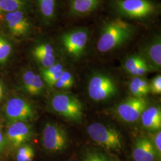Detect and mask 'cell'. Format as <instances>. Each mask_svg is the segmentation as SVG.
Instances as JSON below:
<instances>
[{
	"label": "cell",
	"instance_id": "6da1fadb",
	"mask_svg": "<svg viewBox=\"0 0 161 161\" xmlns=\"http://www.w3.org/2000/svg\"><path fill=\"white\" fill-rule=\"evenodd\" d=\"M136 27L121 19L105 23L101 29L97 44L100 53H108L126 43L135 34Z\"/></svg>",
	"mask_w": 161,
	"mask_h": 161
},
{
	"label": "cell",
	"instance_id": "7a4b0ae2",
	"mask_svg": "<svg viewBox=\"0 0 161 161\" xmlns=\"http://www.w3.org/2000/svg\"><path fill=\"white\" fill-rule=\"evenodd\" d=\"M114 7L121 16L138 20L153 16L157 9L150 0H116Z\"/></svg>",
	"mask_w": 161,
	"mask_h": 161
},
{
	"label": "cell",
	"instance_id": "3957f363",
	"mask_svg": "<svg viewBox=\"0 0 161 161\" xmlns=\"http://www.w3.org/2000/svg\"><path fill=\"white\" fill-rule=\"evenodd\" d=\"M87 131L94 142L108 149L118 151L122 148L121 134L115 128L95 122L88 127Z\"/></svg>",
	"mask_w": 161,
	"mask_h": 161
},
{
	"label": "cell",
	"instance_id": "277c9868",
	"mask_svg": "<svg viewBox=\"0 0 161 161\" xmlns=\"http://www.w3.org/2000/svg\"><path fill=\"white\" fill-rule=\"evenodd\" d=\"M53 109L59 115L70 120L80 121L83 116V106L74 96L65 93L55 95L52 100Z\"/></svg>",
	"mask_w": 161,
	"mask_h": 161
},
{
	"label": "cell",
	"instance_id": "5b68a950",
	"mask_svg": "<svg viewBox=\"0 0 161 161\" xmlns=\"http://www.w3.org/2000/svg\"><path fill=\"white\" fill-rule=\"evenodd\" d=\"M88 92L92 99L100 102L114 97L118 92V88L115 81L109 76L96 74L90 80Z\"/></svg>",
	"mask_w": 161,
	"mask_h": 161
},
{
	"label": "cell",
	"instance_id": "8992f818",
	"mask_svg": "<svg viewBox=\"0 0 161 161\" xmlns=\"http://www.w3.org/2000/svg\"><path fill=\"white\" fill-rule=\"evenodd\" d=\"M89 38V32L86 28L72 29L61 37L64 48L69 55L79 58L84 53Z\"/></svg>",
	"mask_w": 161,
	"mask_h": 161
},
{
	"label": "cell",
	"instance_id": "52a82bcc",
	"mask_svg": "<svg viewBox=\"0 0 161 161\" xmlns=\"http://www.w3.org/2000/svg\"><path fill=\"white\" fill-rule=\"evenodd\" d=\"M42 143L44 147L49 151L63 150L68 144V134L62 127L48 123L43 129Z\"/></svg>",
	"mask_w": 161,
	"mask_h": 161
},
{
	"label": "cell",
	"instance_id": "ba28073f",
	"mask_svg": "<svg viewBox=\"0 0 161 161\" xmlns=\"http://www.w3.org/2000/svg\"><path fill=\"white\" fill-rule=\"evenodd\" d=\"M147 105L144 98L130 97L118 105L116 112L123 121L135 122L140 119L143 112L147 108Z\"/></svg>",
	"mask_w": 161,
	"mask_h": 161
},
{
	"label": "cell",
	"instance_id": "9c48e42d",
	"mask_svg": "<svg viewBox=\"0 0 161 161\" xmlns=\"http://www.w3.org/2000/svg\"><path fill=\"white\" fill-rule=\"evenodd\" d=\"M5 112L8 119L13 122L29 120L35 116L32 106L21 98H12L8 100L6 104Z\"/></svg>",
	"mask_w": 161,
	"mask_h": 161
},
{
	"label": "cell",
	"instance_id": "30bf717a",
	"mask_svg": "<svg viewBox=\"0 0 161 161\" xmlns=\"http://www.w3.org/2000/svg\"><path fill=\"white\" fill-rule=\"evenodd\" d=\"M6 25L13 35L22 36L28 34L31 31V23L22 10L6 13Z\"/></svg>",
	"mask_w": 161,
	"mask_h": 161
},
{
	"label": "cell",
	"instance_id": "8fae6325",
	"mask_svg": "<svg viewBox=\"0 0 161 161\" xmlns=\"http://www.w3.org/2000/svg\"><path fill=\"white\" fill-rule=\"evenodd\" d=\"M141 56L153 70H159L161 67V38L158 35L152 38L142 48Z\"/></svg>",
	"mask_w": 161,
	"mask_h": 161
},
{
	"label": "cell",
	"instance_id": "7c38bea8",
	"mask_svg": "<svg viewBox=\"0 0 161 161\" xmlns=\"http://www.w3.org/2000/svg\"><path fill=\"white\" fill-rule=\"evenodd\" d=\"M157 152L151 139L140 137L136 139L132 148V158L134 161H154Z\"/></svg>",
	"mask_w": 161,
	"mask_h": 161
},
{
	"label": "cell",
	"instance_id": "4fadbf2b",
	"mask_svg": "<svg viewBox=\"0 0 161 161\" xmlns=\"http://www.w3.org/2000/svg\"><path fill=\"white\" fill-rule=\"evenodd\" d=\"M32 135L31 128L24 122H14L7 130V138L14 146L28 141Z\"/></svg>",
	"mask_w": 161,
	"mask_h": 161
},
{
	"label": "cell",
	"instance_id": "5bb4252c",
	"mask_svg": "<svg viewBox=\"0 0 161 161\" xmlns=\"http://www.w3.org/2000/svg\"><path fill=\"white\" fill-rule=\"evenodd\" d=\"M32 53L35 59L44 68H47L56 64L54 50L50 44L42 43L37 45L35 47Z\"/></svg>",
	"mask_w": 161,
	"mask_h": 161
},
{
	"label": "cell",
	"instance_id": "9a60e30c",
	"mask_svg": "<svg viewBox=\"0 0 161 161\" xmlns=\"http://www.w3.org/2000/svg\"><path fill=\"white\" fill-rule=\"evenodd\" d=\"M144 128L150 131H158L161 130V111L158 106L147 108L140 116Z\"/></svg>",
	"mask_w": 161,
	"mask_h": 161
},
{
	"label": "cell",
	"instance_id": "2e32d148",
	"mask_svg": "<svg viewBox=\"0 0 161 161\" xmlns=\"http://www.w3.org/2000/svg\"><path fill=\"white\" fill-rule=\"evenodd\" d=\"M102 0H70L69 13L71 15L80 16L95 11Z\"/></svg>",
	"mask_w": 161,
	"mask_h": 161
},
{
	"label": "cell",
	"instance_id": "e0dca14e",
	"mask_svg": "<svg viewBox=\"0 0 161 161\" xmlns=\"http://www.w3.org/2000/svg\"><path fill=\"white\" fill-rule=\"evenodd\" d=\"M24 86L31 95H38L44 88V82L40 75L32 70H26L22 76Z\"/></svg>",
	"mask_w": 161,
	"mask_h": 161
},
{
	"label": "cell",
	"instance_id": "ac0fdd59",
	"mask_svg": "<svg viewBox=\"0 0 161 161\" xmlns=\"http://www.w3.org/2000/svg\"><path fill=\"white\" fill-rule=\"evenodd\" d=\"M41 15L45 20L50 21L55 16L56 0H38Z\"/></svg>",
	"mask_w": 161,
	"mask_h": 161
},
{
	"label": "cell",
	"instance_id": "d6986e66",
	"mask_svg": "<svg viewBox=\"0 0 161 161\" xmlns=\"http://www.w3.org/2000/svg\"><path fill=\"white\" fill-rule=\"evenodd\" d=\"M24 6L23 0H0L1 11L6 13L22 10Z\"/></svg>",
	"mask_w": 161,
	"mask_h": 161
},
{
	"label": "cell",
	"instance_id": "ffe728a7",
	"mask_svg": "<svg viewBox=\"0 0 161 161\" xmlns=\"http://www.w3.org/2000/svg\"><path fill=\"white\" fill-rule=\"evenodd\" d=\"M12 51L11 43L5 37L0 35V64H5Z\"/></svg>",
	"mask_w": 161,
	"mask_h": 161
},
{
	"label": "cell",
	"instance_id": "44dd1931",
	"mask_svg": "<svg viewBox=\"0 0 161 161\" xmlns=\"http://www.w3.org/2000/svg\"><path fill=\"white\" fill-rule=\"evenodd\" d=\"M146 60L141 55H133L127 58L124 63V68L130 74L136 69L138 66L143 64Z\"/></svg>",
	"mask_w": 161,
	"mask_h": 161
},
{
	"label": "cell",
	"instance_id": "7402d4cb",
	"mask_svg": "<svg viewBox=\"0 0 161 161\" xmlns=\"http://www.w3.org/2000/svg\"><path fill=\"white\" fill-rule=\"evenodd\" d=\"M74 81L72 74L69 71L64 70L54 86L59 89H69L74 86Z\"/></svg>",
	"mask_w": 161,
	"mask_h": 161
},
{
	"label": "cell",
	"instance_id": "603a6c76",
	"mask_svg": "<svg viewBox=\"0 0 161 161\" xmlns=\"http://www.w3.org/2000/svg\"><path fill=\"white\" fill-rule=\"evenodd\" d=\"M34 158V151L33 148L28 146L25 145L19 148L17 152V161H32Z\"/></svg>",
	"mask_w": 161,
	"mask_h": 161
},
{
	"label": "cell",
	"instance_id": "cb8c5ba5",
	"mask_svg": "<svg viewBox=\"0 0 161 161\" xmlns=\"http://www.w3.org/2000/svg\"><path fill=\"white\" fill-rule=\"evenodd\" d=\"M64 70V66L61 64H55L50 67L41 69V74L44 80H45L53 75Z\"/></svg>",
	"mask_w": 161,
	"mask_h": 161
},
{
	"label": "cell",
	"instance_id": "d4e9b609",
	"mask_svg": "<svg viewBox=\"0 0 161 161\" xmlns=\"http://www.w3.org/2000/svg\"><path fill=\"white\" fill-rule=\"evenodd\" d=\"M150 92L154 94H159L161 93V76L158 75L152 80L150 84Z\"/></svg>",
	"mask_w": 161,
	"mask_h": 161
},
{
	"label": "cell",
	"instance_id": "484cf974",
	"mask_svg": "<svg viewBox=\"0 0 161 161\" xmlns=\"http://www.w3.org/2000/svg\"><path fill=\"white\" fill-rule=\"evenodd\" d=\"M82 161H110L105 156L97 152L86 153Z\"/></svg>",
	"mask_w": 161,
	"mask_h": 161
},
{
	"label": "cell",
	"instance_id": "4316f807",
	"mask_svg": "<svg viewBox=\"0 0 161 161\" xmlns=\"http://www.w3.org/2000/svg\"><path fill=\"white\" fill-rule=\"evenodd\" d=\"M153 140H151L154 147L155 148L156 151L157 152V155L161 156V130L156 131V134L152 137Z\"/></svg>",
	"mask_w": 161,
	"mask_h": 161
},
{
	"label": "cell",
	"instance_id": "83f0119b",
	"mask_svg": "<svg viewBox=\"0 0 161 161\" xmlns=\"http://www.w3.org/2000/svg\"><path fill=\"white\" fill-rule=\"evenodd\" d=\"M5 146V138L3 136V134L0 130V152L3 149Z\"/></svg>",
	"mask_w": 161,
	"mask_h": 161
},
{
	"label": "cell",
	"instance_id": "f1b7e54d",
	"mask_svg": "<svg viewBox=\"0 0 161 161\" xmlns=\"http://www.w3.org/2000/svg\"><path fill=\"white\" fill-rule=\"evenodd\" d=\"M3 94H4V88L1 82H0V101L1 100L2 98L3 97Z\"/></svg>",
	"mask_w": 161,
	"mask_h": 161
},
{
	"label": "cell",
	"instance_id": "f546056e",
	"mask_svg": "<svg viewBox=\"0 0 161 161\" xmlns=\"http://www.w3.org/2000/svg\"><path fill=\"white\" fill-rule=\"evenodd\" d=\"M1 12H2V11H1V6H0V14H1Z\"/></svg>",
	"mask_w": 161,
	"mask_h": 161
},
{
	"label": "cell",
	"instance_id": "4dcf8cb0",
	"mask_svg": "<svg viewBox=\"0 0 161 161\" xmlns=\"http://www.w3.org/2000/svg\"></svg>",
	"mask_w": 161,
	"mask_h": 161
}]
</instances>
